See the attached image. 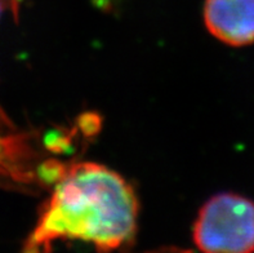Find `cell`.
I'll return each mask as SVG.
<instances>
[{"mask_svg": "<svg viewBox=\"0 0 254 253\" xmlns=\"http://www.w3.org/2000/svg\"><path fill=\"white\" fill-rule=\"evenodd\" d=\"M137 220L138 199L124 177L102 164L75 163L60 173L25 251L47 252L62 241L119 250L134 241Z\"/></svg>", "mask_w": 254, "mask_h": 253, "instance_id": "1", "label": "cell"}, {"mask_svg": "<svg viewBox=\"0 0 254 253\" xmlns=\"http://www.w3.org/2000/svg\"><path fill=\"white\" fill-rule=\"evenodd\" d=\"M192 238L203 252H254V202L232 192L212 196L200 209Z\"/></svg>", "mask_w": 254, "mask_h": 253, "instance_id": "2", "label": "cell"}, {"mask_svg": "<svg viewBox=\"0 0 254 253\" xmlns=\"http://www.w3.org/2000/svg\"><path fill=\"white\" fill-rule=\"evenodd\" d=\"M204 22L208 31L225 44H253L254 0H205Z\"/></svg>", "mask_w": 254, "mask_h": 253, "instance_id": "3", "label": "cell"}, {"mask_svg": "<svg viewBox=\"0 0 254 253\" xmlns=\"http://www.w3.org/2000/svg\"><path fill=\"white\" fill-rule=\"evenodd\" d=\"M10 141H8L6 138L0 137V166L3 167V162L5 161V158L9 154H12L13 148L9 144Z\"/></svg>", "mask_w": 254, "mask_h": 253, "instance_id": "4", "label": "cell"}]
</instances>
